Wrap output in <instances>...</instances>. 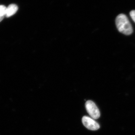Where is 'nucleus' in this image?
Segmentation results:
<instances>
[{
    "label": "nucleus",
    "mask_w": 135,
    "mask_h": 135,
    "mask_svg": "<svg viewBox=\"0 0 135 135\" xmlns=\"http://www.w3.org/2000/svg\"><path fill=\"white\" fill-rule=\"evenodd\" d=\"M18 9V7L16 4H11L9 5L7 8L6 17H9L12 16L16 14Z\"/></svg>",
    "instance_id": "20e7f679"
},
{
    "label": "nucleus",
    "mask_w": 135,
    "mask_h": 135,
    "mask_svg": "<svg viewBox=\"0 0 135 135\" xmlns=\"http://www.w3.org/2000/svg\"><path fill=\"white\" fill-rule=\"evenodd\" d=\"M116 24L118 31L121 33L129 35L133 33L132 25L126 15L121 14L118 15L116 17Z\"/></svg>",
    "instance_id": "f257e3e1"
},
{
    "label": "nucleus",
    "mask_w": 135,
    "mask_h": 135,
    "mask_svg": "<svg viewBox=\"0 0 135 135\" xmlns=\"http://www.w3.org/2000/svg\"><path fill=\"white\" fill-rule=\"evenodd\" d=\"M130 16L135 23V10H132L130 12Z\"/></svg>",
    "instance_id": "423d86ee"
},
{
    "label": "nucleus",
    "mask_w": 135,
    "mask_h": 135,
    "mask_svg": "<svg viewBox=\"0 0 135 135\" xmlns=\"http://www.w3.org/2000/svg\"><path fill=\"white\" fill-rule=\"evenodd\" d=\"M7 8L3 5H0V17L6 16Z\"/></svg>",
    "instance_id": "39448f33"
},
{
    "label": "nucleus",
    "mask_w": 135,
    "mask_h": 135,
    "mask_svg": "<svg viewBox=\"0 0 135 135\" xmlns=\"http://www.w3.org/2000/svg\"><path fill=\"white\" fill-rule=\"evenodd\" d=\"M85 107L88 113L93 119H97L100 116V112L94 102L88 100L85 103Z\"/></svg>",
    "instance_id": "f03ea898"
},
{
    "label": "nucleus",
    "mask_w": 135,
    "mask_h": 135,
    "mask_svg": "<svg viewBox=\"0 0 135 135\" xmlns=\"http://www.w3.org/2000/svg\"><path fill=\"white\" fill-rule=\"evenodd\" d=\"M82 122L84 126L89 130L96 131L100 128V126L97 122L88 116H83L82 119Z\"/></svg>",
    "instance_id": "7ed1b4c3"
},
{
    "label": "nucleus",
    "mask_w": 135,
    "mask_h": 135,
    "mask_svg": "<svg viewBox=\"0 0 135 135\" xmlns=\"http://www.w3.org/2000/svg\"><path fill=\"white\" fill-rule=\"evenodd\" d=\"M4 18V17H0V22H1Z\"/></svg>",
    "instance_id": "0eeeda50"
}]
</instances>
